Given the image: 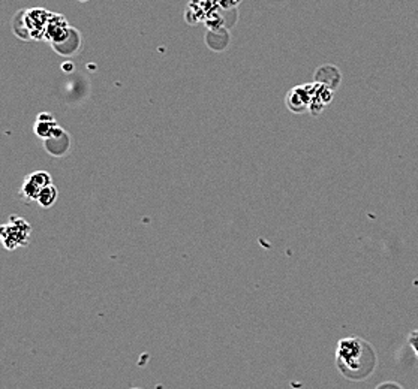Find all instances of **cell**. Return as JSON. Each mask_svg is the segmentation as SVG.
<instances>
[{
	"mask_svg": "<svg viewBox=\"0 0 418 389\" xmlns=\"http://www.w3.org/2000/svg\"><path fill=\"white\" fill-rule=\"evenodd\" d=\"M408 344L411 346V349L414 351V353L418 358V329L411 331L409 336H408Z\"/></svg>",
	"mask_w": 418,
	"mask_h": 389,
	"instance_id": "8",
	"label": "cell"
},
{
	"mask_svg": "<svg viewBox=\"0 0 418 389\" xmlns=\"http://www.w3.org/2000/svg\"><path fill=\"white\" fill-rule=\"evenodd\" d=\"M47 33L53 36V41L54 42H62V41H65L68 38L66 21L61 17L59 23H54V21H51V17H50V24H48V32Z\"/></svg>",
	"mask_w": 418,
	"mask_h": 389,
	"instance_id": "7",
	"label": "cell"
},
{
	"mask_svg": "<svg viewBox=\"0 0 418 389\" xmlns=\"http://www.w3.org/2000/svg\"><path fill=\"white\" fill-rule=\"evenodd\" d=\"M32 225L21 215H9L8 223L0 225V243L8 252H14L20 247H27L31 243Z\"/></svg>",
	"mask_w": 418,
	"mask_h": 389,
	"instance_id": "2",
	"label": "cell"
},
{
	"mask_svg": "<svg viewBox=\"0 0 418 389\" xmlns=\"http://www.w3.org/2000/svg\"><path fill=\"white\" fill-rule=\"evenodd\" d=\"M375 389H403V388L396 382H384V383L378 385Z\"/></svg>",
	"mask_w": 418,
	"mask_h": 389,
	"instance_id": "9",
	"label": "cell"
},
{
	"mask_svg": "<svg viewBox=\"0 0 418 389\" xmlns=\"http://www.w3.org/2000/svg\"><path fill=\"white\" fill-rule=\"evenodd\" d=\"M41 187L31 178V176H27L23 181L20 195L27 201V203H32V201H38V196L41 193Z\"/></svg>",
	"mask_w": 418,
	"mask_h": 389,
	"instance_id": "6",
	"label": "cell"
},
{
	"mask_svg": "<svg viewBox=\"0 0 418 389\" xmlns=\"http://www.w3.org/2000/svg\"><path fill=\"white\" fill-rule=\"evenodd\" d=\"M65 131L57 126V123L53 120L51 115L48 114H41L36 124H35V134L38 137H41L42 139H48V138H54V137H61Z\"/></svg>",
	"mask_w": 418,
	"mask_h": 389,
	"instance_id": "3",
	"label": "cell"
},
{
	"mask_svg": "<svg viewBox=\"0 0 418 389\" xmlns=\"http://www.w3.org/2000/svg\"><path fill=\"white\" fill-rule=\"evenodd\" d=\"M131 389H140V388H131Z\"/></svg>",
	"mask_w": 418,
	"mask_h": 389,
	"instance_id": "10",
	"label": "cell"
},
{
	"mask_svg": "<svg viewBox=\"0 0 418 389\" xmlns=\"http://www.w3.org/2000/svg\"><path fill=\"white\" fill-rule=\"evenodd\" d=\"M44 146H46V150L56 156V157H62L65 156L68 151H69V147H70V139L69 137L66 135V132H63L61 137H54V138H48V139H44Z\"/></svg>",
	"mask_w": 418,
	"mask_h": 389,
	"instance_id": "4",
	"label": "cell"
},
{
	"mask_svg": "<svg viewBox=\"0 0 418 389\" xmlns=\"http://www.w3.org/2000/svg\"><path fill=\"white\" fill-rule=\"evenodd\" d=\"M57 198H59V191H57V187L54 184H50L41 191L36 203L42 208H51L56 204Z\"/></svg>",
	"mask_w": 418,
	"mask_h": 389,
	"instance_id": "5",
	"label": "cell"
},
{
	"mask_svg": "<svg viewBox=\"0 0 418 389\" xmlns=\"http://www.w3.org/2000/svg\"><path fill=\"white\" fill-rule=\"evenodd\" d=\"M378 359L373 346L360 337H345L339 340L336 348V366L343 378L352 382L369 379Z\"/></svg>",
	"mask_w": 418,
	"mask_h": 389,
	"instance_id": "1",
	"label": "cell"
}]
</instances>
